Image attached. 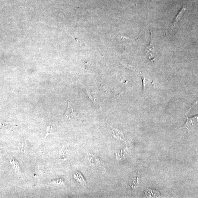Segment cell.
Here are the masks:
<instances>
[{
  "label": "cell",
  "instance_id": "1",
  "mask_svg": "<svg viewBox=\"0 0 198 198\" xmlns=\"http://www.w3.org/2000/svg\"><path fill=\"white\" fill-rule=\"evenodd\" d=\"M85 159L89 166L97 171H105L104 165L101 162L99 158L93 154L89 152L85 156Z\"/></svg>",
  "mask_w": 198,
  "mask_h": 198
},
{
  "label": "cell",
  "instance_id": "2",
  "mask_svg": "<svg viewBox=\"0 0 198 198\" xmlns=\"http://www.w3.org/2000/svg\"><path fill=\"white\" fill-rule=\"evenodd\" d=\"M191 108L189 109L188 112L185 114L187 118V121L183 127V128H187L188 130V132L192 130L195 129L197 126L198 124V116H195L189 118L188 116V113L189 112L190 110L191 109Z\"/></svg>",
  "mask_w": 198,
  "mask_h": 198
},
{
  "label": "cell",
  "instance_id": "3",
  "mask_svg": "<svg viewBox=\"0 0 198 198\" xmlns=\"http://www.w3.org/2000/svg\"><path fill=\"white\" fill-rule=\"evenodd\" d=\"M145 52L148 58L150 61H154L155 58V53L154 52L153 45V39L152 33L150 31V41L149 45L145 48Z\"/></svg>",
  "mask_w": 198,
  "mask_h": 198
},
{
  "label": "cell",
  "instance_id": "4",
  "mask_svg": "<svg viewBox=\"0 0 198 198\" xmlns=\"http://www.w3.org/2000/svg\"><path fill=\"white\" fill-rule=\"evenodd\" d=\"M186 10V6H183L182 8L181 9L176 17L174 18V20L173 21L172 23L171 27H170V29H171L174 30L176 27L177 25V23L179 22V21L180 20L181 18H182V17L184 16Z\"/></svg>",
  "mask_w": 198,
  "mask_h": 198
},
{
  "label": "cell",
  "instance_id": "5",
  "mask_svg": "<svg viewBox=\"0 0 198 198\" xmlns=\"http://www.w3.org/2000/svg\"><path fill=\"white\" fill-rule=\"evenodd\" d=\"M107 129H108V132L110 134L112 135L115 138L120 139L121 140H123V135L122 132H120L118 130L111 126L109 125L107 121Z\"/></svg>",
  "mask_w": 198,
  "mask_h": 198
},
{
  "label": "cell",
  "instance_id": "6",
  "mask_svg": "<svg viewBox=\"0 0 198 198\" xmlns=\"http://www.w3.org/2000/svg\"><path fill=\"white\" fill-rule=\"evenodd\" d=\"M141 75L143 82V91H145L150 89L153 86V83L149 78L141 73Z\"/></svg>",
  "mask_w": 198,
  "mask_h": 198
},
{
  "label": "cell",
  "instance_id": "7",
  "mask_svg": "<svg viewBox=\"0 0 198 198\" xmlns=\"http://www.w3.org/2000/svg\"><path fill=\"white\" fill-rule=\"evenodd\" d=\"M65 115L68 118L70 119L77 116V114L75 112L72 108V106L71 105L70 102L68 101L67 108L65 112Z\"/></svg>",
  "mask_w": 198,
  "mask_h": 198
},
{
  "label": "cell",
  "instance_id": "8",
  "mask_svg": "<svg viewBox=\"0 0 198 198\" xmlns=\"http://www.w3.org/2000/svg\"><path fill=\"white\" fill-rule=\"evenodd\" d=\"M73 176L77 181L80 184L83 185H85L86 184V182L85 181L84 178L79 171H76L73 174Z\"/></svg>",
  "mask_w": 198,
  "mask_h": 198
},
{
  "label": "cell",
  "instance_id": "9",
  "mask_svg": "<svg viewBox=\"0 0 198 198\" xmlns=\"http://www.w3.org/2000/svg\"><path fill=\"white\" fill-rule=\"evenodd\" d=\"M68 150L67 148H65L63 145L60 150V159L64 160L66 159L67 157Z\"/></svg>",
  "mask_w": 198,
  "mask_h": 198
},
{
  "label": "cell",
  "instance_id": "10",
  "mask_svg": "<svg viewBox=\"0 0 198 198\" xmlns=\"http://www.w3.org/2000/svg\"><path fill=\"white\" fill-rule=\"evenodd\" d=\"M86 91L87 92L88 94L89 97L91 99V101H92L94 105H95L96 107H97L98 106H99V105H98L99 103L97 102L96 97L95 94L93 93L88 91V90H87Z\"/></svg>",
  "mask_w": 198,
  "mask_h": 198
},
{
  "label": "cell",
  "instance_id": "11",
  "mask_svg": "<svg viewBox=\"0 0 198 198\" xmlns=\"http://www.w3.org/2000/svg\"><path fill=\"white\" fill-rule=\"evenodd\" d=\"M11 162L14 170L18 174L20 172V166L19 163L17 161L12 158L11 159Z\"/></svg>",
  "mask_w": 198,
  "mask_h": 198
},
{
  "label": "cell",
  "instance_id": "12",
  "mask_svg": "<svg viewBox=\"0 0 198 198\" xmlns=\"http://www.w3.org/2000/svg\"><path fill=\"white\" fill-rule=\"evenodd\" d=\"M52 130H53V128H52V126L50 125L48 126L46 129V134L45 138L48 135L53 133V132Z\"/></svg>",
  "mask_w": 198,
  "mask_h": 198
},
{
  "label": "cell",
  "instance_id": "13",
  "mask_svg": "<svg viewBox=\"0 0 198 198\" xmlns=\"http://www.w3.org/2000/svg\"><path fill=\"white\" fill-rule=\"evenodd\" d=\"M26 142L23 143H22L21 147V150L22 152H25L26 147Z\"/></svg>",
  "mask_w": 198,
  "mask_h": 198
},
{
  "label": "cell",
  "instance_id": "14",
  "mask_svg": "<svg viewBox=\"0 0 198 198\" xmlns=\"http://www.w3.org/2000/svg\"><path fill=\"white\" fill-rule=\"evenodd\" d=\"M77 41H78V42H79L80 43V45L81 46H86V44H85L82 41H81V40H77Z\"/></svg>",
  "mask_w": 198,
  "mask_h": 198
}]
</instances>
